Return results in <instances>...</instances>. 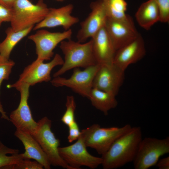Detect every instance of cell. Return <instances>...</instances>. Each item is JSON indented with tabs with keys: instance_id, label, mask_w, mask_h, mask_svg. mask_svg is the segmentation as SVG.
Instances as JSON below:
<instances>
[{
	"instance_id": "29",
	"label": "cell",
	"mask_w": 169,
	"mask_h": 169,
	"mask_svg": "<svg viewBox=\"0 0 169 169\" xmlns=\"http://www.w3.org/2000/svg\"><path fill=\"white\" fill-rule=\"evenodd\" d=\"M12 15V8L0 4V20L2 22H10Z\"/></svg>"
},
{
	"instance_id": "23",
	"label": "cell",
	"mask_w": 169,
	"mask_h": 169,
	"mask_svg": "<svg viewBox=\"0 0 169 169\" xmlns=\"http://www.w3.org/2000/svg\"><path fill=\"white\" fill-rule=\"evenodd\" d=\"M23 159V153L19 154L18 150L8 148L0 141V169H5Z\"/></svg>"
},
{
	"instance_id": "17",
	"label": "cell",
	"mask_w": 169,
	"mask_h": 169,
	"mask_svg": "<svg viewBox=\"0 0 169 169\" xmlns=\"http://www.w3.org/2000/svg\"><path fill=\"white\" fill-rule=\"evenodd\" d=\"M91 38L97 64L100 65L113 63L116 51L105 26Z\"/></svg>"
},
{
	"instance_id": "19",
	"label": "cell",
	"mask_w": 169,
	"mask_h": 169,
	"mask_svg": "<svg viewBox=\"0 0 169 169\" xmlns=\"http://www.w3.org/2000/svg\"><path fill=\"white\" fill-rule=\"evenodd\" d=\"M139 25L148 30L156 23L159 21V14L155 0H149L142 3L135 14Z\"/></svg>"
},
{
	"instance_id": "31",
	"label": "cell",
	"mask_w": 169,
	"mask_h": 169,
	"mask_svg": "<svg viewBox=\"0 0 169 169\" xmlns=\"http://www.w3.org/2000/svg\"><path fill=\"white\" fill-rule=\"evenodd\" d=\"M16 0H0V4L6 7L12 8Z\"/></svg>"
},
{
	"instance_id": "14",
	"label": "cell",
	"mask_w": 169,
	"mask_h": 169,
	"mask_svg": "<svg viewBox=\"0 0 169 169\" xmlns=\"http://www.w3.org/2000/svg\"><path fill=\"white\" fill-rule=\"evenodd\" d=\"M105 27L116 51L130 43L140 34L132 20H117L107 18Z\"/></svg>"
},
{
	"instance_id": "1",
	"label": "cell",
	"mask_w": 169,
	"mask_h": 169,
	"mask_svg": "<svg viewBox=\"0 0 169 169\" xmlns=\"http://www.w3.org/2000/svg\"><path fill=\"white\" fill-rule=\"evenodd\" d=\"M142 139L141 127H132L117 139L102 155L103 168L116 169L133 161Z\"/></svg>"
},
{
	"instance_id": "34",
	"label": "cell",
	"mask_w": 169,
	"mask_h": 169,
	"mask_svg": "<svg viewBox=\"0 0 169 169\" xmlns=\"http://www.w3.org/2000/svg\"><path fill=\"white\" fill-rule=\"evenodd\" d=\"M3 22L0 20V26Z\"/></svg>"
},
{
	"instance_id": "28",
	"label": "cell",
	"mask_w": 169,
	"mask_h": 169,
	"mask_svg": "<svg viewBox=\"0 0 169 169\" xmlns=\"http://www.w3.org/2000/svg\"><path fill=\"white\" fill-rule=\"evenodd\" d=\"M68 126L69 128V134L67 139L69 142L71 143L79 138L81 135V131L75 121Z\"/></svg>"
},
{
	"instance_id": "25",
	"label": "cell",
	"mask_w": 169,
	"mask_h": 169,
	"mask_svg": "<svg viewBox=\"0 0 169 169\" xmlns=\"http://www.w3.org/2000/svg\"><path fill=\"white\" fill-rule=\"evenodd\" d=\"M14 65V62L10 59H0V90L3 81L8 79L12 69Z\"/></svg>"
},
{
	"instance_id": "3",
	"label": "cell",
	"mask_w": 169,
	"mask_h": 169,
	"mask_svg": "<svg viewBox=\"0 0 169 169\" xmlns=\"http://www.w3.org/2000/svg\"><path fill=\"white\" fill-rule=\"evenodd\" d=\"M12 9L11 27L16 31L34 26L44 19L49 9L43 0L36 4L29 0H16Z\"/></svg>"
},
{
	"instance_id": "4",
	"label": "cell",
	"mask_w": 169,
	"mask_h": 169,
	"mask_svg": "<svg viewBox=\"0 0 169 169\" xmlns=\"http://www.w3.org/2000/svg\"><path fill=\"white\" fill-rule=\"evenodd\" d=\"M131 127L128 124L120 127L104 128L95 124L81 130L80 136L87 147L95 149L99 154L102 155L117 139Z\"/></svg>"
},
{
	"instance_id": "30",
	"label": "cell",
	"mask_w": 169,
	"mask_h": 169,
	"mask_svg": "<svg viewBox=\"0 0 169 169\" xmlns=\"http://www.w3.org/2000/svg\"><path fill=\"white\" fill-rule=\"evenodd\" d=\"M156 165L159 169H169V157L167 156L158 160Z\"/></svg>"
},
{
	"instance_id": "20",
	"label": "cell",
	"mask_w": 169,
	"mask_h": 169,
	"mask_svg": "<svg viewBox=\"0 0 169 169\" xmlns=\"http://www.w3.org/2000/svg\"><path fill=\"white\" fill-rule=\"evenodd\" d=\"M115 97L112 93L93 88L88 99L93 106L107 115L110 110L115 108L118 105Z\"/></svg>"
},
{
	"instance_id": "10",
	"label": "cell",
	"mask_w": 169,
	"mask_h": 169,
	"mask_svg": "<svg viewBox=\"0 0 169 169\" xmlns=\"http://www.w3.org/2000/svg\"><path fill=\"white\" fill-rule=\"evenodd\" d=\"M72 34L70 29L62 32H52L40 29L29 36L28 38L35 44L36 59L44 61L50 60L56 46L64 40L71 38Z\"/></svg>"
},
{
	"instance_id": "33",
	"label": "cell",
	"mask_w": 169,
	"mask_h": 169,
	"mask_svg": "<svg viewBox=\"0 0 169 169\" xmlns=\"http://www.w3.org/2000/svg\"><path fill=\"white\" fill-rule=\"evenodd\" d=\"M56 0L58 1H60V2H62V1H64V0Z\"/></svg>"
},
{
	"instance_id": "2",
	"label": "cell",
	"mask_w": 169,
	"mask_h": 169,
	"mask_svg": "<svg viewBox=\"0 0 169 169\" xmlns=\"http://www.w3.org/2000/svg\"><path fill=\"white\" fill-rule=\"evenodd\" d=\"M60 44V49L64 55V62L62 67L54 74V77L59 76L73 69L85 68L98 64L93 52L92 38L84 43L70 38Z\"/></svg>"
},
{
	"instance_id": "6",
	"label": "cell",
	"mask_w": 169,
	"mask_h": 169,
	"mask_svg": "<svg viewBox=\"0 0 169 169\" xmlns=\"http://www.w3.org/2000/svg\"><path fill=\"white\" fill-rule=\"evenodd\" d=\"M38 123L37 129L33 136L46 155L51 165L71 169L59 155L58 149L60 141L55 137L51 130V120L44 117Z\"/></svg>"
},
{
	"instance_id": "26",
	"label": "cell",
	"mask_w": 169,
	"mask_h": 169,
	"mask_svg": "<svg viewBox=\"0 0 169 169\" xmlns=\"http://www.w3.org/2000/svg\"><path fill=\"white\" fill-rule=\"evenodd\" d=\"M5 169H43V166L36 161H32L29 159H23L19 162L6 167Z\"/></svg>"
},
{
	"instance_id": "21",
	"label": "cell",
	"mask_w": 169,
	"mask_h": 169,
	"mask_svg": "<svg viewBox=\"0 0 169 169\" xmlns=\"http://www.w3.org/2000/svg\"><path fill=\"white\" fill-rule=\"evenodd\" d=\"M33 27L31 26L17 31L13 30L11 27L8 28L6 31L5 38L0 43V59H9L13 49L20 41L27 35Z\"/></svg>"
},
{
	"instance_id": "18",
	"label": "cell",
	"mask_w": 169,
	"mask_h": 169,
	"mask_svg": "<svg viewBox=\"0 0 169 169\" xmlns=\"http://www.w3.org/2000/svg\"><path fill=\"white\" fill-rule=\"evenodd\" d=\"M14 135L22 143L25 151V159H33L41 164L44 168L50 169L51 164L40 146L31 134L16 129Z\"/></svg>"
},
{
	"instance_id": "7",
	"label": "cell",
	"mask_w": 169,
	"mask_h": 169,
	"mask_svg": "<svg viewBox=\"0 0 169 169\" xmlns=\"http://www.w3.org/2000/svg\"><path fill=\"white\" fill-rule=\"evenodd\" d=\"M100 65L97 64L86 68L83 70L79 68L74 69L73 74L69 78L58 76L51 82L54 86H65L71 89L79 95L88 98L93 88V82Z\"/></svg>"
},
{
	"instance_id": "9",
	"label": "cell",
	"mask_w": 169,
	"mask_h": 169,
	"mask_svg": "<svg viewBox=\"0 0 169 169\" xmlns=\"http://www.w3.org/2000/svg\"><path fill=\"white\" fill-rule=\"evenodd\" d=\"M80 136L74 144L59 147L60 155L70 167L71 169H79L85 166L94 169L101 165L102 158L90 154Z\"/></svg>"
},
{
	"instance_id": "13",
	"label": "cell",
	"mask_w": 169,
	"mask_h": 169,
	"mask_svg": "<svg viewBox=\"0 0 169 169\" xmlns=\"http://www.w3.org/2000/svg\"><path fill=\"white\" fill-rule=\"evenodd\" d=\"M124 73L113 63L100 65L93 80V88L116 96L124 81Z\"/></svg>"
},
{
	"instance_id": "12",
	"label": "cell",
	"mask_w": 169,
	"mask_h": 169,
	"mask_svg": "<svg viewBox=\"0 0 169 169\" xmlns=\"http://www.w3.org/2000/svg\"><path fill=\"white\" fill-rule=\"evenodd\" d=\"M91 12L80 23L76 35L77 41L83 43L92 38L104 27L107 18L102 0H97L90 4Z\"/></svg>"
},
{
	"instance_id": "24",
	"label": "cell",
	"mask_w": 169,
	"mask_h": 169,
	"mask_svg": "<svg viewBox=\"0 0 169 169\" xmlns=\"http://www.w3.org/2000/svg\"><path fill=\"white\" fill-rule=\"evenodd\" d=\"M66 110L62 116L61 120L67 126L75 121V111L76 104L73 96L67 95L65 104Z\"/></svg>"
},
{
	"instance_id": "5",
	"label": "cell",
	"mask_w": 169,
	"mask_h": 169,
	"mask_svg": "<svg viewBox=\"0 0 169 169\" xmlns=\"http://www.w3.org/2000/svg\"><path fill=\"white\" fill-rule=\"evenodd\" d=\"M169 153V137H145L139 144L133 161L135 169H148L156 165L161 156Z\"/></svg>"
},
{
	"instance_id": "15",
	"label": "cell",
	"mask_w": 169,
	"mask_h": 169,
	"mask_svg": "<svg viewBox=\"0 0 169 169\" xmlns=\"http://www.w3.org/2000/svg\"><path fill=\"white\" fill-rule=\"evenodd\" d=\"M73 8V5L70 4L58 8H49L45 18L36 24L33 29L37 30L44 28L58 26L62 27L65 30L70 29L79 21L78 18L71 15Z\"/></svg>"
},
{
	"instance_id": "32",
	"label": "cell",
	"mask_w": 169,
	"mask_h": 169,
	"mask_svg": "<svg viewBox=\"0 0 169 169\" xmlns=\"http://www.w3.org/2000/svg\"><path fill=\"white\" fill-rule=\"evenodd\" d=\"M0 113L1 114V117L3 119L10 120L9 118L7 115L6 112L4 111L3 107V106L0 102Z\"/></svg>"
},
{
	"instance_id": "8",
	"label": "cell",
	"mask_w": 169,
	"mask_h": 169,
	"mask_svg": "<svg viewBox=\"0 0 169 169\" xmlns=\"http://www.w3.org/2000/svg\"><path fill=\"white\" fill-rule=\"evenodd\" d=\"M30 86L25 83L17 85L8 84V88H14L19 91L20 99L17 108L12 111L9 120L16 129L28 133L33 135L38 127V123L33 119L28 104Z\"/></svg>"
},
{
	"instance_id": "22",
	"label": "cell",
	"mask_w": 169,
	"mask_h": 169,
	"mask_svg": "<svg viewBox=\"0 0 169 169\" xmlns=\"http://www.w3.org/2000/svg\"><path fill=\"white\" fill-rule=\"evenodd\" d=\"M107 18L117 20H132L126 12L127 4L125 0H102Z\"/></svg>"
},
{
	"instance_id": "16",
	"label": "cell",
	"mask_w": 169,
	"mask_h": 169,
	"mask_svg": "<svg viewBox=\"0 0 169 169\" xmlns=\"http://www.w3.org/2000/svg\"><path fill=\"white\" fill-rule=\"evenodd\" d=\"M146 53L144 42L140 34L134 40L116 51L113 63L125 71L130 65L142 59Z\"/></svg>"
},
{
	"instance_id": "27",
	"label": "cell",
	"mask_w": 169,
	"mask_h": 169,
	"mask_svg": "<svg viewBox=\"0 0 169 169\" xmlns=\"http://www.w3.org/2000/svg\"><path fill=\"white\" fill-rule=\"evenodd\" d=\"M159 14V21L167 23L169 20V0H155Z\"/></svg>"
},
{
	"instance_id": "11",
	"label": "cell",
	"mask_w": 169,
	"mask_h": 169,
	"mask_svg": "<svg viewBox=\"0 0 169 169\" xmlns=\"http://www.w3.org/2000/svg\"><path fill=\"white\" fill-rule=\"evenodd\" d=\"M64 60L59 54H56L50 62L44 63V61L36 59L25 68L19 75L18 79L13 85L25 83L30 86L43 82L51 80L50 73L55 66L62 65Z\"/></svg>"
}]
</instances>
